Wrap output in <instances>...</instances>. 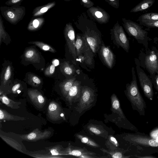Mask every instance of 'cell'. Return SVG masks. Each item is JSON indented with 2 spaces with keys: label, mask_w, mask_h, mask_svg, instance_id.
<instances>
[{
  "label": "cell",
  "mask_w": 158,
  "mask_h": 158,
  "mask_svg": "<svg viewBox=\"0 0 158 158\" xmlns=\"http://www.w3.org/2000/svg\"><path fill=\"white\" fill-rule=\"evenodd\" d=\"M124 139L136 147L137 155H150L158 153V140L144 133L137 132L128 134Z\"/></svg>",
  "instance_id": "1"
},
{
  "label": "cell",
  "mask_w": 158,
  "mask_h": 158,
  "mask_svg": "<svg viewBox=\"0 0 158 158\" xmlns=\"http://www.w3.org/2000/svg\"><path fill=\"white\" fill-rule=\"evenodd\" d=\"M132 80L130 84L126 85L125 94L131 104L133 110L140 115H145L146 104L140 92L138 87L134 68H132Z\"/></svg>",
  "instance_id": "2"
},
{
  "label": "cell",
  "mask_w": 158,
  "mask_h": 158,
  "mask_svg": "<svg viewBox=\"0 0 158 158\" xmlns=\"http://www.w3.org/2000/svg\"><path fill=\"white\" fill-rule=\"evenodd\" d=\"M122 20L123 27L127 34L135 38L138 43L147 47L149 39L148 36V33L134 22L125 18H122Z\"/></svg>",
  "instance_id": "3"
},
{
  "label": "cell",
  "mask_w": 158,
  "mask_h": 158,
  "mask_svg": "<svg viewBox=\"0 0 158 158\" xmlns=\"http://www.w3.org/2000/svg\"><path fill=\"white\" fill-rule=\"evenodd\" d=\"M1 14L8 22L16 25L23 18L26 14V8L20 6H1Z\"/></svg>",
  "instance_id": "4"
},
{
  "label": "cell",
  "mask_w": 158,
  "mask_h": 158,
  "mask_svg": "<svg viewBox=\"0 0 158 158\" xmlns=\"http://www.w3.org/2000/svg\"><path fill=\"white\" fill-rule=\"evenodd\" d=\"M110 31L111 39L114 44L128 52L130 48L129 41L123 27L119 24L118 21Z\"/></svg>",
  "instance_id": "5"
},
{
  "label": "cell",
  "mask_w": 158,
  "mask_h": 158,
  "mask_svg": "<svg viewBox=\"0 0 158 158\" xmlns=\"http://www.w3.org/2000/svg\"><path fill=\"white\" fill-rule=\"evenodd\" d=\"M136 69L140 86L145 97L149 100H152L154 92L152 80L137 64H136Z\"/></svg>",
  "instance_id": "6"
},
{
  "label": "cell",
  "mask_w": 158,
  "mask_h": 158,
  "mask_svg": "<svg viewBox=\"0 0 158 158\" xmlns=\"http://www.w3.org/2000/svg\"><path fill=\"white\" fill-rule=\"evenodd\" d=\"M94 92L92 89L86 86L82 87L79 102L76 108V110L81 113L85 110L89 108L94 100Z\"/></svg>",
  "instance_id": "7"
},
{
  "label": "cell",
  "mask_w": 158,
  "mask_h": 158,
  "mask_svg": "<svg viewBox=\"0 0 158 158\" xmlns=\"http://www.w3.org/2000/svg\"><path fill=\"white\" fill-rule=\"evenodd\" d=\"M64 34L69 52L72 55L74 61H75L77 55L75 47V32L71 23L69 22L66 24Z\"/></svg>",
  "instance_id": "8"
},
{
  "label": "cell",
  "mask_w": 158,
  "mask_h": 158,
  "mask_svg": "<svg viewBox=\"0 0 158 158\" xmlns=\"http://www.w3.org/2000/svg\"><path fill=\"white\" fill-rule=\"evenodd\" d=\"M86 12L90 19L101 24L107 23L110 19L109 14L99 6H93L88 9Z\"/></svg>",
  "instance_id": "9"
},
{
  "label": "cell",
  "mask_w": 158,
  "mask_h": 158,
  "mask_svg": "<svg viewBox=\"0 0 158 158\" xmlns=\"http://www.w3.org/2000/svg\"><path fill=\"white\" fill-rule=\"evenodd\" d=\"M52 134L51 131L48 130L41 131L38 129H35L27 134L20 136L22 140L28 141H36L49 137Z\"/></svg>",
  "instance_id": "10"
},
{
  "label": "cell",
  "mask_w": 158,
  "mask_h": 158,
  "mask_svg": "<svg viewBox=\"0 0 158 158\" xmlns=\"http://www.w3.org/2000/svg\"><path fill=\"white\" fill-rule=\"evenodd\" d=\"M99 53L103 62L109 68L111 69L115 62V56L112 51L108 47L102 44Z\"/></svg>",
  "instance_id": "11"
},
{
  "label": "cell",
  "mask_w": 158,
  "mask_h": 158,
  "mask_svg": "<svg viewBox=\"0 0 158 158\" xmlns=\"http://www.w3.org/2000/svg\"><path fill=\"white\" fill-rule=\"evenodd\" d=\"M145 64L150 75H154L158 71V57L155 51H151L146 56Z\"/></svg>",
  "instance_id": "12"
},
{
  "label": "cell",
  "mask_w": 158,
  "mask_h": 158,
  "mask_svg": "<svg viewBox=\"0 0 158 158\" xmlns=\"http://www.w3.org/2000/svg\"><path fill=\"white\" fill-rule=\"evenodd\" d=\"M81 82L76 80L65 97L66 100L70 105L73 102L79 101L81 92Z\"/></svg>",
  "instance_id": "13"
},
{
  "label": "cell",
  "mask_w": 158,
  "mask_h": 158,
  "mask_svg": "<svg viewBox=\"0 0 158 158\" xmlns=\"http://www.w3.org/2000/svg\"><path fill=\"white\" fill-rule=\"evenodd\" d=\"M28 95L32 103L39 109L42 108L46 103V99L42 94L37 90L29 89Z\"/></svg>",
  "instance_id": "14"
},
{
  "label": "cell",
  "mask_w": 158,
  "mask_h": 158,
  "mask_svg": "<svg viewBox=\"0 0 158 158\" xmlns=\"http://www.w3.org/2000/svg\"><path fill=\"white\" fill-rule=\"evenodd\" d=\"M62 111L58 104L54 102H51L48 108V115L52 120H58L64 116Z\"/></svg>",
  "instance_id": "15"
},
{
  "label": "cell",
  "mask_w": 158,
  "mask_h": 158,
  "mask_svg": "<svg viewBox=\"0 0 158 158\" xmlns=\"http://www.w3.org/2000/svg\"><path fill=\"white\" fill-rule=\"evenodd\" d=\"M65 154L69 155L79 157L83 155H95L96 154L94 152L88 151L85 148H81L69 146L65 151Z\"/></svg>",
  "instance_id": "16"
},
{
  "label": "cell",
  "mask_w": 158,
  "mask_h": 158,
  "mask_svg": "<svg viewBox=\"0 0 158 158\" xmlns=\"http://www.w3.org/2000/svg\"><path fill=\"white\" fill-rule=\"evenodd\" d=\"M89 45L85 37L77 34L75 41V47L77 56L84 52L85 48H89Z\"/></svg>",
  "instance_id": "17"
},
{
  "label": "cell",
  "mask_w": 158,
  "mask_h": 158,
  "mask_svg": "<svg viewBox=\"0 0 158 158\" xmlns=\"http://www.w3.org/2000/svg\"><path fill=\"white\" fill-rule=\"evenodd\" d=\"M56 4V2L53 1L35 7L32 12V17H35L43 15L48 10L54 6Z\"/></svg>",
  "instance_id": "18"
},
{
  "label": "cell",
  "mask_w": 158,
  "mask_h": 158,
  "mask_svg": "<svg viewBox=\"0 0 158 158\" xmlns=\"http://www.w3.org/2000/svg\"><path fill=\"white\" fill-rule=\"evenodd\" d=\"M25 60L34 63H39L40 57L36 50L33 48L27 49L24 54Z\"/></svg>",
  "instance_id": "19"
},
{
  "label": "cell",
  "mask_w": 158,
  "mask_h": 158,
  "mask_svg": "<svg viewBox=\"0 0 158 158\" xmlns=\"http://www.w3.org/2000/svg\"><path fill=\"white\" fill-rule=\"evenodd\" d=\"M45 22V19L43 17L31 19L28 25L27 29L30 31H36L41 28Z\"/></svg>",
  "instance_id": "20"
},
{
  "label": "cell",
  "mask_w": 158,
  "mask_h": 158,
  "mask_svg": "<svg viewBox=\"0 0 158 158\" xmlns=\"http://www.w3.org/2000/svg\"><path fill=\"white\" fill-rule=\"evenodd\" d=\"M112 110L117 113L122 118H126L125 116L120 107L119 101L115 94H113L111 97Z\"/></svg>",
  "instance_id": "21"
},
{
  "label": "cell",
  "mask_w": 158,
  "mask_h": 158,
  "mask_svg": "<svg viewBox=\"0 0 158 158\" xmlns=\"http://www.w3.org/2000/svg\"><path fill=\"white\" fill-rule=\"evenodd\" d=\"M155 0H143L130 10L131 13L142 11L150 8L154 4Z\"/></svg>",
  "instance_id": "22"
},
{
  "label": "cell",
  "mask_w": 158,
  "mask_h": 158,
  "mask_svg": "<svg viewBox=\"0 0 158 158\" xmlns=\"http://www.w3.org/2000/svg\"><path fill=\"white\" fill-rule=\"evenodd\" d=\"M76 80V78L73 77L65 80L60 84L59 86L62 93L64 97L67 96Z\"/></svg>",
  "instance_id": "23"
},
{
  "label": "cell",
  "mask_w": 158,
  "mask_h": 158,
  "mask_svg": "<svg viewBox=\"0 0 158 158\" xmlns=\"http://www.w3.org/2000/svg\"><path fill=\"white\" fill-rule=\"evenodd\" d=\"M100 150L104 152L107 154L110 157L114 158H128L130 156H126L124 155L125 152V150H120L118 148L114 150H106L103 148Z\"/></svg>",
  "instance_id": "24"
},
{
  "label": "cell",
  "mask_w": 158,
  "mask_h": 158,
  "mask_svg": "<svg viewBox=\"0 0 158 158\" xmlns=\"http://www.w3.org/2000/svg\"><path fill=\"white\" fill-rule=\"evenodd\" d=\"M25 119L24 117L9 114L5 110L0 108V119L1 120L19 121L23 120Z\"/></svg>",
  "instance_id": "25"
},
{
  "label": "cell",
  "mask_w": 158,
  "mask_h": 158,
  "mask_svg": "<svg viewBox=\"0 0 158 158\" xmlns=\"http://www.w3.org/2000/svg\"><path fill=\"white\" fill-rule=\"evenodd\" d=\"M0 99L3 104L12 109H18L19 107V105L21 104L20 102H15L11 100L4 94L0 96Z\"/></svg>",
  "instance_id": "26"
},
{
  "label": "cell",
  "mask_w": 158,
  "mask_h": 158,
  "mask_svg": "<svg viewBox=\"0 0 158 158\" xmlns=\"http://www.w3.org/2000/svg\"><path fill=\"white\" fill-rule=\"evenodd\" d=\"M60 69L63 73L67 75H72L75 71L73 65L70 64L68 61H64L61 64Z\"/></svg>",
  "instance_id": "27"
},
{
  "label": "cell",
  "mask_w": 158,
  "mask_h": 158,
  "mask_svg": "<svg viewBox=\"0 0 158 158\" xmlns=\"http://www.w3.org/2000/svg\"><path fill=\"white\" fill-rule=\"evenodd\" d=\"M76 136L83 143L94 148H99L100 146L91 138L84 135L77 134Z\"/></svg>",
  "instance_id": "28"
},
{
  "label": "cell",
  "mask_w": 158,
  "mask_h": 158,
  "mask_svg": "<svg viewBox=\"0 0 158 158\" xmlns=\"http://www.w3.org/2000/svg\"><path fill=\"white\" fill-rule=\"evenodd\" d=\"M1 137L7 144L17 150L23 152L22 146L16 141L8 137L2 135L0 134Z\"/></svg>",
  "instance_id": "29"
},
{
  "label": "cell",
  "mask_w": 158,
  "mask_h": 158,
  "mask_svg": "<svg viewBox=\"0 0 158 158\" xmlns=\"http://www.w3.org/2000/svg\"><path fill=\"white\" fill-rule=\"evenodd\" d=\"M28 43L35 44L44 51H49L52 52H55L56 51V50L51 46L42 42L31 41L28 42Z\"/></svg>",
  "instance_id": "30"
},
{
  "label": "cell",
  "mask_w": 158,
  "mask_h": 158,
  "mask_svg": "<svg viewBox=\"0 0 158 158\" xmlns=\"http://www.w3.org/2000/svg\"><path fill=\"white\" fill-rule=\"evenodd\" d=\"M105 145L109 149L114 150L118 148V143L115 138L112 135H109L106 140Z\"/></svg>",
  "instance_id": "31"
},
{
  "label": "cell",
  "mask_w": 158,
  "mask_h": 158,
  "mask_svg": "<svg viewBox=\"0 0 158 158\" xmlns=\"http://www.w3.org/2000/svg\"><path fill=\"white\" fill-rule=\"evenodd\" d=\"M139 22L140 25L148 28H158V20H142Z\"/></svg>",
  "instance_id": "32"
},
{
  "label": "cell",
  "mask_w": 158,
  "mask_h": 158,
  "mask_svg": "<svg viewBox=\"0 0 158 158\" xmlns=\"http://www.w3.org/2000/svg\"><path fill=\"white\" fill-rule=\"evenodd\" d=\"M142 20H158V13L150 12L144 14L140 15L136 21H139Z\"/></svg>",
  "instance_id": "33"
},
{
  "label": "cell",
  "mask_w": 158,
  "mask_h": 158,
  "mask_svg": "<svg viewBox=\"0 0 158 158\" xmlns=\"http://www.w3.org/2000/svg\"><path fill=\"white\" fill-rule=\"evenodd\" d=\"M89 130L97 135H102L105 132L104 130L99 126L91 124L88 126Z\"/></svg>",
  "instance_id": "34"
},
{
  "label": "cell",
  "mask_w": 158,
  "mask_h": 158,
  "mask_svg": "<svg viewBox=\"0 0 158 158\" xmlns=\"http://www.w3.org/2000/svg\"><path fill=\"white\" fill-rule=\"evenodd\" d=\"M28 83L35 87L39 86L41 83V79L35 75L30 74L28 75Z\"/></svg>",
  "instance_id": "35"
},
{
  "label": "cell",
  "mask_w": 158,
  "mask_h": 158,
  "mask_svg": "<svg viewBox=\"0 0 158 158\" xmlns=\"http://www.w3.org/2000/svg\"><path fill=\"white\" fill-rule=\"evenodd\" d=\"M8 34L6 32L3 25V21L1 16H0V41L1 44L2 40H5Z\"/></svg>",
  "instance_id": "36"
},
{
  "label": "cell",
  "mask_w": 158,
  "mask_h": 158,
  "mask_svg": "<svg viewBox=\"0 0 158 158\" xmlns=\"http://www.w3.org/2000/svg\"><path fill=\"white\" fill-rule=\"evenodd\" d=\"M11 67L10 66H8L6 69L4 73L3 79V84H5L7 80L10 79L11 75Z\"/></svg>",
  "instance_id": "37"
},
{
  "label": "cell",
  "mask_w": 158,
  "mask_h": 158,
  "mask_svg": "<svg viewBox=\"0 0 158 158\" xmlns=\"http://www.w3.org/2000/svg\"><path fill=\"white\" fill-rule=\"evenodd\" d=\"M55 70V65L52 64L49 65L45 70L44 75L47 76H51L54 73Z\"/></svg>",
  "instance_id": "38"
},
{
  "label": "cell",
  "mask_w": 158,
  "mask_h": 158,
  "mask_svg": "<svg viewBox=\"0 0 158 158\" xmlns=\"http://www.w3.org/2000/svg\"><path fill=\"white\" fill-rule=\"evenodd\" d=\"M50 151L52 156H57L65 154V151L62 152L61 151H60L59 148L57 147L52 148L50 149Z\"/></svg>",
  "instance_id": "39"
},
{
  "label": "cell",
  "mask_w": 158,
  "mask_h": 158,
  "mask_svg": "<svg viewBox=\"0 0 158 158\" xmlns=\"http://www.w3.org/2000/svg\"><path fill=\"white\" fill-rule=\"evenodd\" d=\"M150 77L154 88L158 91V71L154 75H150Z\"/></svg>",
  "instance_id": "40"
},
{
  "label": "cell",
  "mask_w": 158,
  "mask_h": 158,
  "mask_svg": "<svg viewBox=\"0 0 158 158\" xmlns=\"http://www.w3.org/2000/svg\"><path fill=\"white\" fill-rule=\"evenodd\" d=\"M81 5L84 7L89 9L93 6L94 4L91 0H80Z\"/></svg>",
  "instance_id": "41"
},
{
  "label": "cell",
  "mask_w": 158,
  "mask_h": 158,
  "mask_svg": "<svg viewBox=\"0 0 158 158\" xmlns=\"http://www.w3.org/2000/svg\"><path fill=\"white\" fill-rule=\"evenodd\" d=\"M23 0H8L6 2L5 4L7 6H20Z\"/></svg>",
  "instance_id": "42"
},
{
  "label": "cell",
  "mask_w": 158,
  "mask_h": 158,
  "mask_svg": "<svg viewBox=\"0 0 158 158\" xmlns=\"http://www.w3.org/2000/svg\"><path fill=\"white\" fill-rule=\"evenodd\" d=\"M113 7L118 9L119 6V0H104Z\"/></svg>",
  "instance_id": "43"
},
{
  "label": "cell",
  "mask_w": 158,
  "mask_h": 158,
  "mask_svg": "<svg viewBox=\"0 0 158 158\" xmlns=\"http://www.w3.org/2000/svg\"><path fill=\"white\" fill-rule=\"evenodd\" d=\"M149 134L151 137L156 139L158 138V126L153 129Z\"/></svg>",
  "instance_id": "44"
},
{
  "label": "cell",
  "mask_w": 158,
  "mask_h": 158,
  "mask_svg": "<svg viewBox=\"0 0 158 158\" xmlns=\"http://www.w3.org/2000/svg\"><path fill=\"white\" fill-rule=\"evenodd\" d=\"M20 84L18 83L14 85L12 88V91L14 93H15L17 90L20 88Z\"/></svg>",
  "instance_id": "45"
},
{
  "label": "cell",
  "mask_w": 158,
  "mask_h": 158,
  "mask_svg": "<svg viewBox=\"0 0 158 158\" xmlns=\"http://www.w3.org/2000/svg\"><path fill=\"white\" fill-rule=\"evenodd\" d=\"M135 157L138 158H156V157L152 156L150 155H145L143 156H135Z\"/></svg>",
  "instance_id": "46"
},
{
  "label": "cell",
  "mask_w": 158,
  "mask_h": 158,
  "mask_svg": "<svg viewBox=\"0 0 158 158\" xmlns=\"http://www.w3.org/2000/svg\"><path fill=\"white\" fill-rule=\"evenodd\" d=\"M156 49V51H155V52H156L158 57V51Z\"/></svg>",
  "instance_id": "47"
},
{
  "label": "cell",
  "mask_w": 158,
  "mask_h": 158,
  "mask_svg": "<svg viewBox=\"0 0 158 158\" xmlns=\"http://www.w3.org/2000/svg\"><path fill=\"white\" fill-rule=\"evenodd\" d=\"M64 0V1H66V2H69L72 0Z\"/></svg>",
  "instance_id": "48"
}]
</instances>
